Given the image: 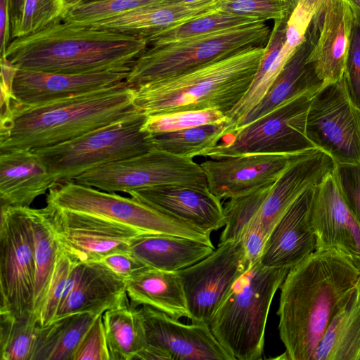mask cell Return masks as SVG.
I'll use <instances>...</instances> for the list:
<instances>
[{"label":"cell","instance_id":"cell-48","mask_svg":"<svg viewBox=\"0 0 360 360\" xmlns=\"http://www.w3.org/2000/svg\"><path fill=\"white\" fill-rule=\"evenodd\" d=\"M25 0H9L11 31L19 22Z\"/></svg>","mask_w":360,"mask_h":360},{"label":"cell","instance_id":"cell-29","mask_svg":"<svg viewBox=\"0 0 360 360\" xmlns=\"http://www.w3.org/2000/svg\"><path fill=\"white\" fill-rule=\"evenodd\" d=\"M314 360H360V283L333 317Z\"/></svg>","mask_w":360,"mask_h":360},{"label":"cell","instance_id":"cell-8","mask_svg":"<svg viewBox=\"0 0 360 360\" xmlns=\"http://www.w3.org/2000/svg\"><path fill=\"white\" fill-rule=\"evenodd\" d=\"M46 204L99 217L143 234L176 236L213 245L210 233L171 218L131 196L124 197L74 181L56 184L47 193Z\"/></svg>","mask_w":360,"mask_h":360},{"label":"cell","instance_id":"cell-31","mask_svg":"<svg viewBox=\"0 0 360 360\" xmlns=\"http://www.w3.org/2000/svg\"><path fill=\"white\" fill-rule=\"evenodd\" d=\"M34 237L36 264L34 313L37 316L46 292L61 249L47 206L27 207Z\"/></svg>","mask_w":360,"mask_h":360},{"label":"cell","instance_id":"cell-20","mask_svg":"<svg viewBox=\"0 0 360 360\" xmlns=\"http://www.w3.org/2000/svg\"><path fill=\"white\" fill-rule=\"evenodd\" d=\"M129 72L59 73L17 69L12 84L14 101L37 105L117 86Z\"/></svg>","mask_w":360,"mask_h":360},{"label":"cell","instance_id":"cell-1","mask_svg":"<svg viewBox=\"0 0 360 360\" xmlns=\"http://www.w3.org/2000/svg\"><path fill=\"white\" fill-rule=\"evenodd\" d=\"M360 283V269L336 250H316L280 286L278 333L286 359L314 360L331 321Z\"/></svg>","mask_w":360,"mask_h":360},{"label":"cell","instance_id":"cell-12","mask_svg":"<svg viewBox=\"0 0 360 360\" xmlns=\"http://www.w3.org/2000/svg\"><path fill=\"white\" fill-rule=\"evenodd\" d=\"M306 134L335 164L360 163V110L347 94L343 77L323 84L314 94Z\"/></svg>","mask_w":360,"mask_h":360},{"label":"cell","instance_id":"cell-26","mask_svg":"<svg viewBox=\"0 0 360 360\" xmlns=\"http://www.w3.org/2000/svg\"><path fill=\"white\" fill-rule=\"evenodd\" d=\"M129 303L148 306L169 316L188 319L184 292L176 271L146 267L125 280Z\"/></svg>","mask_w":360,"mask_h":360},{"label":"cell","instance_id":"cell-49","mask_svg":"<svg viewBox=\"0 0 360 360\" xmlns=\"http://www.w3.org/2000/svg\"><path fill=\"white\" fill-rule=\"evenodd\" d=\"M350 6L354 16L360 20V0H346Z\"/></svg>","mask_w":360,"mask_h":360},{"label":"cell","instance_id":"cell-28","mask_svg":"<svg viewBox=\"0 0 360 360\" xmlns=\"http://www.w3.org/2000/svg\"><path fill=\"white\" fill-rule=\"evenodd\" d=\"M98 316L75 314L38 326L31 360H75L79 344Z\"/></svg>","mask_w":360,"mask_h":360},{"label":"cell","instance_id":"cell-25","mask_svg":"<svg viewBox=\"0 0 360 360\" xmlns=\"http://www.w3.org/2000/svg\"><path fill=\"white\" fill-rule=\"evenodd\" d=\"M56 182L34 150L0 151L1 205L30 207Z\"/></svg>","mask_w":360,"mask_h":360},{"label":"cell","instance_id":"cell-5","mask_svg":"<svg viewBox=\"0 0 360 360\" xmlns=\"http://www.w3.org/2000/svg\"><path fill=\"white\" fill-rule=\"evenodd\" d=\"M288 269L257 262L236 281L209 326L233 360H257L263 355L270 306Z\"/></svg>","mask_w":360,"mask_h":360},{"label":"cell","instance_id":"cell-46","mask_svg":"<svg viewBox=\"0 0 360 360\" xmlns=\"http://www.w3.org/2000/svg\"><path fill=\"white\" fill-rule=\"evenodd\" d=\"M99 262L124 280L148 267L130 252L112 253Z\"/></svg>","mask_w":360,"mask_h":360},{"label":"cell","instance_id":"cell-34","mask_svg":"<svg viewBox=\"0 0 360 360\" xmlns=\"http://www.w3.org/2000/svg\"><path fill=\"white\" fill-rule=\"evenodd\" d=\"M38 326L34 312L21 317L0 313L1 360H31Z\"/></svg>","mask_w":360,"mask_h":360},{"label":"cell","instance_id":"cell-18","mask_svg":"<svg viewBox=\"0 0 360 360\" xmlns=\"http://www.w3.org/2000/svg\"><path fill=\"white\" fill-rule=\"evenodd\" d=\"M129 194L171 218L209 233L225 226L221 200L209 189L167 184L136 189Z\"/></svg>","mask_w":360,"mask_h":360},{"label":"cell","instance_id":"cell-19","mask_svg":"<svg viewBox=\"0 0 360 360\" xmlns=\"http://www.w3.org/2000/svg\"><path fill=\"white\" fill-rule=\"evenodd\" d=\"M314 188L304 191L275 224L259 259L262 266L290 269L316 251L311 223Z\"/></svg>","mask_w":360,"mask_h":360},{"label":"cell","instance_id":"cell-16","mask_svg":"<svg viewBox=\"0 0 360 360\" xmlns=\"http://www.w3.org/2000/svg\"><path fill=\"white\" fill-rule=\"evenodd\" d=\"M300 154H244L200 165L210 192L221 200L230 199L274 184Z\"/></svg>","mask_w":360,"mask_h":360},{"label":"cell","instance_id":"cell-52","mask_svg":"<svg viewBox=\"0 0 360 360\" xmlns=\"http://www.w3.org/2000/svg\"><path fill=\"white\" fill-rule=\"evenodd\" d=\"M96 1V0H82V2H87V1Z\"/></svg>","mask_w":360,"mask_h":360},{"label":"cell","instance_id":"cell-4","mask_svg":"<svg viewBox=\"0 0 360 360\" xmlns=\"http://www.w3.org/2000/svg\"><path fill=\"white\" fill-rule=\"evenodd\" d=\"M264 46H252L184 74L133 87L146 115L215 109L226 115L248 90Z\"/></svg>","mask_w":360,"mask_h":360},{"label":"cell","instance_id":"cell-39","mask_svg":"<svg viewBox=\"0 0 360 360\" xmlns=\"http://www.w3.org/2000/svg\"><path fill=\"white\" fill-rule=\"evenodd\" d=\"M68 11L65 0H25L21 18L11 31L12 39L62 22Z\"/></svg>","mask_w":360,"mask_h":360},{"label":"cell","instance_id":"cell-41","mask_svg":"<svg viewBox=\"0 0 360 360\" xmlns=\"http://www.w3.org/2000/svg\"><path fill=\"white\" fill-rule=\"evenodd\" d=\"M219 10L261 21L289 18L288 0H219Z\"/></svg>","mask_w":360,"mask_h":360},{"label":"cell","instance_id":"cell-6","mask_svg":"<svg viewBox=\"0 0 360 360\" xmlns=\"http://www.w3.org/2000/svg\"><path fill=\"white\" fill-rule=\"evenodd\" d=\"M271 33L264 21L147 48L125 80L132 87L184 74L252 46L266 44Z\"/></svg>","mask_w":360,"mask_h":360},{"label":"cell","instance_id":"cell-15","mask_svg":"<svg viewBox=\"0 0 360 360\" xmlns=\"http://www.w3.org/2000/svg\"><path fill=\"white\" fill-rule=\"evenodd\" d=\"M146 345L167 360H233L207 324H185L148 306L140 307Z\"/></svg>","mask_w":360,"mask_h":360},{"label":"cell","instance_id":"cell-2","mask_svg":"<svg viewBox=\"0 0 360 360\" xmlns=\"http://www.w3.org/2000/svg\"><path fill=\"white\" fill-rule=\"evenodd\" d=\"M141 112L134 103V88L125 81L37 105L11 101L1 107L0 151L53 146Z\"/></svg>","mask_w":360,"mask_h":360},{"label":"cell","instance_id":"cell-51","mask_svg":"<svg viewBox=\"0 0 360 360\" xmlns=\"http://www.w3.org/2000/svg\"><path fill=\"white\" fill-rule=\"evenodd\" d=\"M82 0H65L68 9L71 7H73L82 2Z\"/></svg>","mask_w":360,"mask_h":360},{"label":"cell","instance_id":"cell-3","mask_svg":"<svg viewBox=\"0 0 360 360\" xmlns=\"http://www.w3.org/2000/svg\"><path fill=\"white\" fill-rule=\"evenodd\" d=\"M148 46L143 37L62 21L13 39L3 57L17 69L71 74L129 72Z\"/></svg>","mask_w":360,"mask_h":360},{"label":"cell","instance_id":"cell-44","mask_svg":"<svg viewBox=\"0 0 360 360\" xmlns=\"http://www.w3.org/2000/svg\"><path fill=\"white\" fill-rule=\"evenodd\" d=\"M75 360H110L103 314L96 318L82 339Z\"/></svg>","mask_w":360,"mask_h":360},{"label":"cell","instance_id":"cell-9","mask_svg":"<svg viewBox=\"0 0 360 360\" xmlns=\"http://www.w3.org/2000/svg\"><path fill=\"white\" fill-rule=\"evenodd\" d=\"M314 94L286 101L228 134L206 157L217 160L244 154L293 155L316 148L306 134L307 112Z\"/></svg>","mask_w":360,"mask_h":360},{"label":"cell","instance_id":"cell-27","mask_svg":"<svg viewBox=\"0 0 360 360\" xmlns=\"http://www.w3.org/2000/svg\"><path fill=\"white\" fill-rule=\"evenodd\" d=\"M214 245L185 237L142 234L130 243V252L148 267L179 271L209 255Z\"/></svg>","mask_w":360,"mask_h":360},{"label":"cell","instance_id":"cell-17","mask_svg":"<svg viewBox=\"0 0 360 360\" xmlns=\"http://www.w3.org/2000/svg\"><path fill=\"white\" fill-rule=\"evenodd\" d=\"M333 172L314 188L311 223L316 250H336L360 269V225L346 205Z\"/></svg>","mask_w":360,"mask_h":360},{"label":"cell","instance_id":"cell-22","mask_svg":"<svg viewBox=\"0 0 360 360\" xmlns=\"http://www.w3.org/2000/svg\"><path fill=\"white\" fill-rule=\"evenodd\" d=\"M319 13V34L307 60L326 84L343 77L354 17L346 0H326Z\"/></svg>","mask_w":360,"mask_h":360},{"label":"cell","instance_id":"cell-38","mask_svg":"<svg viewBox=\"0 0 360 360\" xmlns=\"http://www.w3.org/2000/svg\"><path fill=\"white\" fill-rule=\"evenodd\" d=\"M228 119L225 113L215 109L182 110L148 115L143 129L153 136L203 124L219 123Z\"/></svg>","mask_w":360,"mask_h":360},{"label":"cell","instance_id":"cell-13","mask_svg":"<svg viewBox=\"0 0 360 360\" xmlns=\"http://www.w3.org/2000/svg\"><path fill=\"white\" fill-rule=\"evenodd\" d=\"M250 266L239 239L219 243L206 257L176 271L191 322L209 325L233 284Z\"/></svg>","mask_w":360,"mask_h":360},{"label":"cell","instance_id":"cell-33","mask_svg":"<svg viewBox=\"0 0 360 360\" xmlns=\"http://www.w3.org/2000/svg\"><path fill=\"white\" fill-rule=\"evenodd\" d=\"M256 18L227 13L219 9L198 16L156 32L146 39L150 46L210 34L259 22Z\"/></svg>","mask_w":360,"mask_h":360},{"label":"cell","instance_id":"cell-23","mask_svg":"<svg viewBox=\"0 0 360 360\" xmlns=\"http://www.w3.org/2000/svg\"><path fill=\"white\" fill-rule=\"evenodd\" d=\"M219 0H165L133 8L86 26L147 38L165 29L219 9Z\"/></svg>","mask_w":360,"mask_h":360},{"label":"cell","instance_id":"cell-42","mask_svg":"<svg viewBox=\"0 0 360 360\" xmlns=\"http://www.w3.org/2000/svg\"><path fill=\"white\" fill-rule=\"evenodd\" d=\"M333 173L346 205L360 225V163L335 164Z\"/></svg>","mask_w":360,"mask_h":360},{"label":"cell","instance_id":"cell-37","mask_svg":"<svg viewBox=\"0 0 360 360\" xmlns=\"http://www.w3.org/2000/svg\"><path fill=\"white\" fill-rule=\"evenodd\" d=\"M273 185L230 198L224 207L225 226L219 243L241 238L243 231L257 213Z\"/></svg>","mask_w":360,"mask_h":360},{"label":"cell","instance_id":"cell-24","mask_svg":"<svg viewBox=\"0 0 360 360\" xmlns=\"http://www.w3.org/2000/svg\"><path fill=\"white\" fill-rule=\"evenodd\" d=\"M129 301L124 279L100 262L79 263L73 286L56 320L79 313L100 315Z\"/></svg>","mask_w":360,"mask_h":360},{"label":"cell","instance_id":"cell-36","mask_svg":"<svg viewBox=\"0 0 360 360\" xmlns=\"http://www.w3.org/2000/svg\"><path fill=\"white\" fill-rule=\"evenodd\" d=\"M78 264L61 248L48 290L36 316L39 326H46L56 320L59 308L73 286Z\"/></svg>","mask_w":360,"mask_h":360},{"label":"cell","instance_id":"cell-21","mask_svg":"<svg viewBox=\"0 0 360 360\" xmlns=\"http://www.w3.org/2000/svg\"><path fill=\"white\" fill-rule=\"evenodd\" d=\"M313 16L304 39L263 98L235 125V130L259 119L280 105L305 94L316 93L323 82L307 60L319 34V13Z\"/></svg>","mask_w":360,"mask_h":360},{"label":"cell","instance_id":"cell-7","mask_svg":"<svg viewBox=\"0 0 360 360\" xmlns=\"http://www.w3.org/2000/svg\"><path fill=\"white\" fill-rule=\"evenodd\" d=\"M147 117L141 112L71 140L34 150L56 184L72 181L95 167L153 148L152 135L143 129Z\"/></svg>","mask_w":360,"mask_h":360},{"label":"cell","instance_id":"cell-50","mask_svg":"<svg viewBox=\"0 0 360 360\" xmlns=\"http://www.w3.org/2000/svg\"><path fill=\"white\" fill-rule=\"evenodd\" d=\"M288 1H289V4H290V12L292 13V11L294 10V8L296 7L297 3L299 2V0H288ZM305 1H307L311 4H314L318 6L321 7L326 0H305Z\"/></svg>","mask_w":360,"mask_h":360},{"label":"cell","instance_id":"cell-14","mask_svg":"<svg viewBox=\"0 0 360 360\" xmlns=\"http://www.w3.org/2000/svg\"><path fill=\"white\" fill-rule=\"evenodd\" d=\"M46 206L60 247L78 263L99 262L112 253L130 252L131 240L143 234L92 215Z\"/></svg>","mask_w":360,"mask_h":360},{"label":"cell","instance_id":"cell-40","mask_svg":"<svg viewBox=\"0 0 360 360\" xmlns=\"http://www.w3.org/2000/svg\"><path fill=\"white\" fill-rule=\"evenodd\" d=\"M165 0H96L82 2L68 9L64 22L86 26L142 6Z\"/></svg>","mask_w":360,"mask_h":360},{"label":"cell","instance_id":"cell-32","mask_svg":"<svg viewBox=\"0 0 360 360\" xmlns=\"http://www.w3.org/2000/svg\"><path fill=\"white\" fill-rule=\"evenodd\" d=\"M235 125L229 118L219 123H212L151 136L153 148L171 154L193 158L206 157Z\"/></svg>","mask_w":360,"mask_h":360},{"label":"cell","instance_id":"cell-10","mask_svg":"<svg viewBox=\"0 0 360 360\" xmlns=\"http://www.w3.org/2000/svg\"><path fill=\"white\" fill-rule=\"evenodd\" d=\"M72 181L109 193H129L136 189L167 184L209 189L202 167L193 158L155 148L95 167Z\"/></svg>","mask_w":360,"mask_h":360},{"label":"cell","instance_id":"cell-45","mask_svg":"<svg viewBox=\"0 0 360 360\" xmlns=\"http://www.w3.org/2000/svg\"><path fill=\"white\" fill-rule=\"evenodd\" d=\"M269 235L255 216L243 231L240 239L250 265L260 259Z\"/></svg>","mask_w":360,"mask_h":360},{"label":"cell","instance_id":"cell-43","mask_svg":"<svg viewBox=\"0 0 360 360\" xmlns=\"http://www.w3.org/2000/svg\"><path fill=\"white\" fill-rule=\"evenodd\" d=\"M342 77L347 94L360 110V20L355 17Z\"/></svg>","mask_w":360,"mask_h":360},{"label":"cell","instance_id":"cell-30","mask_svg":"<svg viewBox=\"0 0 360 360\" xmlns=\"http://www.w3.org/2000/svg\"><path fill=\"white\" fill-rule=\"evenodd\" d=\"M110 360H133L146 345L139 307L129 301L103 314Z\"/></svg>","mask_w":360,"mask_h":360},{"label":"cell","instance_id":"cell-47","mask_svg":"<svg viewBox=\"0 0 360 360\" xmlns=\"http://www.w3.org/2000/svg\"><path fill=\"white\" fill-rule=\"evenodd\" d=\"M11 25L9 0H0V54L4 56L11 43Z\"/></svg>","mask_w":360,"mask_h":360},{"label":"cell","instance_id":"cell-35","mask_svg":"<svg viewBox=\"0 0 360 360\" xmlns=\"http://www.w3.org/2000/svg\"><path fill=\"white\" fill-rule=\"evenodd\" d=\"M288 18L274 21L273 29L264 46V53L248 90L235 107L226 114L234 125L258 103L262 83L285 41Z\"/></svg>","mask_w":360,"mask_h":360},{"label":"cell","instance_id":"cell-11","mask_svg":"<svg viewBox=\"0 0 360 360\" xmlns=\"http://www.w3.org/2000/svg\"><path fill=\"white\" fill-rule=\"evenodd\" d=\"M28 207L1 205L0 313L34 312L36 264Z\"/></svg>","mask_w":360,"mask_h":360}]
</instances>
